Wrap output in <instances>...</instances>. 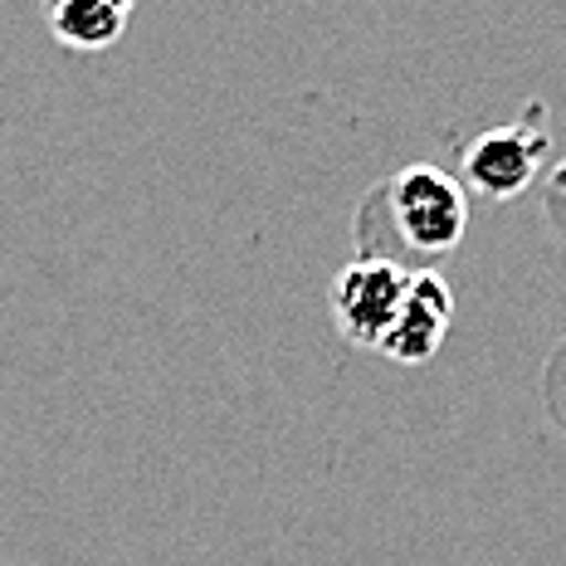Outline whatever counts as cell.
Listing matches in <instances>:
<instances>
[{
    "label": "cell",
    "mask_w": 566,
    "mask_h": 566,
    "mask_svg": "<svg viewBox=\"0 0 566 566\" xmlns=\"http://www.w3.org/2000/svg\"><path fill=\"white\" fill-rule=\"evenodd\" d=\"M552 151V127L542 123V108H527L523 117L503 127H489L464 147V181L489 200H513L537 181L542 161Z\"/></svg>",
    "instance_id": "3"
},
{
    "label": "cell",
    "mask_w": 566,
    "mask_h": 566,
    "mask_svg": "<svg viewBox=\"0 0 566 566\" xmlns=\"http://www.w3.org/2000/svg\"><path fill=\"white\" fill-rule=\"evenodd\" d=\"M127 20H133V6L127 0H59L50 10V30L64 50L78 54H98L113 50L123 40Z\"/></svg>",
    "instance_id": "5"
},
{
    "label": "cell",
    "mask_w": 566,
    "mask_h": 566,
    "mask_svg": "<svg viewBox=\"0 0 566 566\" xmlns=\"http://www.w3.org/2000/svg\"><path fill=\"white\" fill-rule=\"evenodd\" d=\"M367 210L376 216L381 210L386 226L396 234L391 259L410 269L416 259L420 269H430L434 259L454 254L459 240L469 234V196L464 186L454 181L450 171L430 167V161H416V167H400L391 181L376 186V196L367 200Z\"/></svg>",
    "instance_id": "1"
},
{
    "label": "cell",
    "mask_w": 566,
    "mask_h": 566,
    "mask_svg": "<svg viewBox=\"0 0 566 566\" xmlns=\"http://www.w3.org/2000/svg\"><path fill=\"white\" fill-rule=\"evenodd\" d=\"M410 274H416V269L396 264V259H376V254H361V259H352V264H342L333 279V293H327L342 342L381 352V342L396 323L400 298H406V289H410Z\"/></svg>",
    "instance_id": "2"
},
{
    "label": "cell",
    "mask_w": 566,
    "mask_h": 566,
    "mask_svg": "<svg viewBox=\"0 0 566 566\" xmlns=\"http://www.w3.org/2000/svg\"><path fill=\"white\" fill-rule=\"evenodd\" d=\"M450 323H454V293H450V283L434 274V269H416V274H410L406 298H400V308H396L391 333H386V342H381V352L391 361L420 367V361H430L434 352L444 347V337H450Z\"/></svg>",
    "instance_id": "4"
},
{
    "label": "cell",
    "mask_w": 566,
    "mask_h": 566,
    "mask_svg": "<svg viewBox=\"0 0 566 566\" xmlns=\"http://www.w3.org/2000/svg\"><path fill=\"white\" fill-rule=\"evenodd\" d=\"M547 220L557 234H566V161H557L547 176Z\"/></svg>",
    "instance_id": "6"
}]
</instances>
